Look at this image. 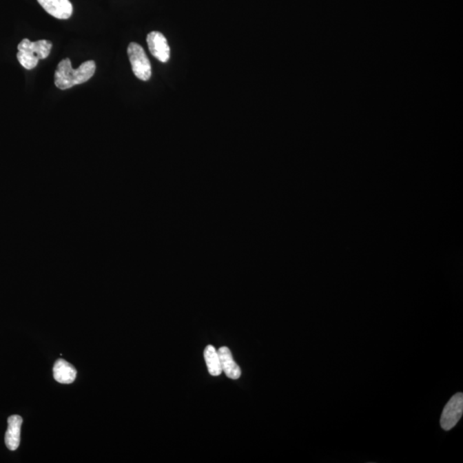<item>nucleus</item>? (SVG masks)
Instances as JSON below:
<instances>
[{"label": "nucleus", "mask_w": 463, "mask_h": 463, "mask_svg": "<svg viewBox=\"0 0 463 463\" xmlns=\"http://www.w3.org/2000/svg\"><path fill=\"white\" fill-rule=\"evenodd\" d=\"M45 12L58 19H68L73 13L70 0H37Z\"/></svg>", "instance_id": "39448f33"}, {"label": "nucleus", "mask_w": 463, "mask_h": 463, "mask_svg": "<svg viewBox=\"0 0 463 463\" xmlns=\"http://www.w3.org/2000/svg\"><path fill=\"white\" fill-rule=\"evenodd\" d=\"M203 356H205L209 373L214 377L220 376L223 373V369L216 347L212 345L207 346L203 352Z\"/></svg>", "instance_id": "9d476101"}, {"label": "nucleus", "mask_w": 463, "mask_h": 463, "mask_svg": "<svg viewBox=\"0 0 463 463\" xmlns=\"http://www.w3.org/2000/svg\"><path fill=\"white\" fill-rule=\"evenodd\" d=\"M52 44L51 41L47 40H41L38 41H30L28 39H23L20 42L19 51L30 52L37 56L39 59H47L50 54Z\"/></svg>", "instance_id": "6e6552de"}, {"label": "nucleus", "mask_w": 463, "mask_h": 463, "mask_svg": "<svg viewBox=\"0 0 463 463\" xmlns=\"http://www.w3.org/2000/svg\"><path fill=\"white\" fill-rule=\"evenodd\" d=\"M54 380L59 383L69 384L75 381L76 370L65 360H58L54 367Z\"/></svg>", "instance_id": "1a4fd4ad"}, {"label": "nucleus", "mask_w": 463, "mask_h": 463, "mask_svg": "<svg viewBox=\"0 0 463 463\" xmlns=\"http://www.w3.org/2000/svg\"><path fill=\"white\" fill-rule=\"evenodd\" d=\"M23 418L19 415H12L8 419V429L6 431L5 442L10 451L17 450L20 444L21 427Z\"/></svg>", "instance_id": "0eeeda50"}, {"label": "nucleus", "mask_w": 463, "mask_h": 463, "mask_svg": "<svg viewBox=\"0 0 463 463\" xmlns=\"http://www.w3.org/2000/svg\"><path fill=\"white\" fill-rule=\"evenodd\" d=\"M96 63L93 61L84 62L79 68L73 69L70 59H63L55 72V85L62 90L71 89L77 84L89 81L96 72Z\"/></svg>", "instance_id": "f257e3e1"}, {"label": "nucleus", "mask_w": 463, "mask_h": 463, "mask_svg": "<svg viewBox=\"0 0 463 463\" xmlns=\"http://www.w3.org/2000/svg\"><path fill=\"white\" fill-rule=\"evenodd\" d=\"M217 352H218L220 364H222L223 373H225L226 376L230 380H238L241 376L240 367L235 362L229 347H220Z\"/></svg>", "instance_id": "423d86ee"}, {"label": "nucleus", "mask_w": 463, "mask_h": 463, "mask_svg": "<svg viewBox=\"0 0 463 463\" xmlns=\"http://www.w3.org/2000/svg\"><path fill=\"white\" fill-rule=\"evenodd\" d=\"M127 52L134 75L140 80L148 81L152 77V65L143 48L139 44L132 42Z\"/></svg>", "instance_id": "f03ea898"}, {"label": "nucleus", "mask_w": 463, "mask_h": 463, "mask_svg": "<svg viewBox=\"0 0 463 463\" xmlns=\"http://www.w3.org/2000/svg\"><path fill=\"white\" fill-rule=\"evenodd\" d=\"M17 58L23 68L27 70H32L37 68L39 63V59L36 55L31 54L30 52L19 51L17 54Z\"/></svg>", "instance_id": "9b49d317"}, {"label": "nucleus", "mask_w": 463, "mask_h": 463, "mask_svg": "<svg viewBox=\"0 0 463 463\" xmlns=\"http://www.w3.org/2000/svg\"><path fill=\"white\" fill-rule=\"evenodd\" d=\"M463 413V394L457 393L445 405L442 413L440 426L444 431H451L460 422Z\"/></svg>", "instance_id": "7ed1b4c3"}, {"label": "nucleus", "mask_w": 463, "mask_h": 463, "mask_svg": "<svg viewBox=\"0 0 463 463\" xmlns=\"http://www.w3.org/2000/svg\"><path fill=\"white\" fill-rule=\"evenodd\" d=\"M147 43L152 54L158 61L166 63L169 61L170 48L168 45L166 37L163 34L153 31L147 37Z\"/></svg>", "instance_id": "20e7f679"}]
</instances>
